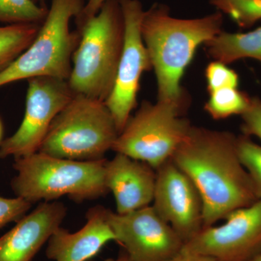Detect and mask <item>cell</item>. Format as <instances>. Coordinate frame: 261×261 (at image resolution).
I'll return each mask as SVG.
<instances>
[{
	"mask_svg": "<svg viewBox=\"0 0 261 261\" xmlns=\"http://www.w3.org/2000/svg\"><path fill=\"white\" fill-rule=\"evenodd\" d=\"M33 1L37 4L41 5V6L47 7V5H45V0H33Z\"/></svg>",
	"mask_w": 261,
	"mask_h": 261,
	"instance_id": "obj_29",
	"label": "cell"
},
{
	"mask_svg": "<svg viewBox=\"0 0 261 261\" xmlns=\"http://www.w3.org/2000/svg\"><path fill=\"white\" fill-rule=\"evenodd\" d=\"M73 95L68 80L49 76L29 80L23 121L0 144V159H19L37 152L51 122Z\"/></svg>",
	"mask_w": 261,
	"mask_h": 261,
	"instance_id": "obj_8",
	"label": "cell"
},
{
	"mask_svg": "<svg viewBox=\"0 0 261 261\" xmlns=\"http://www.w3.org/2000/svg\"><path fill=\"white\" fill-rule=\"evenodd\" d=\"M125 22L123 51L114 87L105 102L113 115L119 134L137 106L142 73L152 69L150 57L141 33L145 10L140 0H120Z\"/></svg>",
	"mask_w": 261,
	"mask_h": 261,
	"instance_id": "obj_9",
	"label": "cell"
},
{
	"mask_svg": "<svg viewBox=\"0 0 261 261\" xmlns=\"http://www.w3.org/2000/svg\"><path fill=\"white\" fill-rule=\"evenodd\" d=\"M224 224L202 228L181 251L218 261H250L261 252V200L233 211Z\"/></svg>",
	"mask_w": 261,
	"mask_h": 261,
	"instance_id": "obj_11",
	"label": "cell"
},
{
	"mask_svg": "<svg viewBox=\"0 0 261 261\" xmlns=\"http://www.w3.org/2000/svg\"><path fill=\"white\" fill-rule=\"evenodd\" d=\"M204 45L209 57L226 65L243 58L261 63V27L246 33L222 31Z\"/></svg>",
	"mask_w": 261,
	"mask_h": 261,
	"instance_id": "obj_16",
	"label": "cell"
},
{
	"mask_svg": "<svg viewBox=\"0 0 261 261\" xmlns=\"http://www.w3.org/2000/svg\"><path fill=\"white\" fill-rule=\"evenodd\" d=\"M78 46L68 82L74 94L106 102L123 51L125 22L120 0H107L97 14L76 25Z\"/></svg>",
	"mask_w": 261,
	"mask_h": 261,
	"instance_id": "obj_3",
	"label": "cell"
},
{
	"mask_svg": "<svg viewBox=\"0 0 261 261\" xmlns=\"http://www.w3.org/2000/svg\"><path fill=\"white\" fill-rule=\"evenodd\" d=\"M32 205L22 197L6 198L0 196V229L10 222L21 219Z\"/></svg>",
	"mask_w": 261,
	"mask_h": 261,
	"instance_id": "obj_23",
	"label": "cell"
},
{
	"mask_svg": "<svg viewBox=\"0 0 261 261\" xmlns=\"http://www.w3.org/2000/svg\"><path fill=\"white\" fill-rule=\"evenodd\" d=\"M17 175L11 181L16 197L33 204L68 196L75 202L94 200L107 195L106 159L80 161L35 152L14 159Z\"/></svg>",
	"mask_w": 261,
	"mask_h": 261,
	"instance_id": "obj_4",
	"label": "cell"
},
{
	"mask_svg": "<svg viewBox=\"0 0 261 261\" xmlns=\"http://www.w3.org/2000/svg\"><path fill=\"white\" fill-rule=\"evenodd\" d=\"M155 171L152 207L186 244L203 228V205L200 192L171 159Z\"/></svg>",
	"mask_w": 261,
	"mask_h": 261,
	"instance_id": "obj_12",
	"label": "cell"
},
{
	"mask_svg": "<svg viewBox=\"0 0 261 261\" xmlns=\"http://www.w3.org/2000/svg\"><path fill=\"white\" fill-rule=\"evenodd\" d=\"M250 261H261V252Z\"/></svg>",
	"mask_w": 261,
	"mask_h": 261,
	"instance_id": "obj_30",
	"label": "cell"
},
{
	"mask_svg": "<svg viewBox=\"0 0 261 261\" xmlns=\"http://www.w3.org/2000/svg\"><path fill=\"white\" fill-rule=\"evenodd\" d=\"M3 126L2 123L1 119H0V144L3 142Z\"/></svg>",
	"mask_w": 261,
	"mask_h": 261,
	"instance_id": "obj_28",
	"label": "cell"
},
{
	"mask_svg": "<svg viewBox=\"0 0 261 261\" xmlns=\"http://www.w3.org/2000/svg\"><path fill=\"white\" fill-rule=\"evenodd\" d=\"M167 261H218L214 257L202 254L181 251L176 256Z\"/></svg>",
	"mask_w": 261,
	"mask_h": 261,
	"instance_id": "obj_26",
	"label": "cell"
},
{
	"mask_svg": "<svg viewBox=\"0 0 261 261\" xmlns=\"http://www.w3.org/2000/svg\"><path fill=\"white\" fill-rule=\"evenodd\" d=\"M187 106L169 101H143L118 135L112 150L147 163L154 170L172 158L192 125Z\"/></svg>",
	"mask_w": 261,
	"mask_h": 261,
	"instance_id": "obj_7",
	"label": "cell"
},
{
	"mask_svg": "<svg viewBox=\"0 0 261 261\" xmlns=\"http://www.w3.org/2000/svg\"><path fill=\"white\" fill-rule=\"evenodd\" d=\"M171 159L200 192L203 228L257 200L231 132L192 126Z\"/></svg>",
	"mask_w": 261,
	"mask_h": 261,
	"instance_id": "obj_1",
	"label": "cell"
},
{
	"mask_svg": "<svg viewBox=\"0 0 261 261\" xmlns=\"http://www.w3.org/2000/svg\"><path fill=\"white\" fill-rule=\"evenodd\" d=\"M210 94L204 109L214 120H221L244 114L251 102V98L238 88L227 87Z\"/></svg>",
	"mask_w": 261,
	"mask_h": 261,
	"instance_id": "obj_18",
	"label": "cell"
},
{
	"mask_svg": "<svg viewBox=\"0 0 261 261\" xmlns=\"http://www.w3.org/2000/svg\"><path fill=\"white\" fill-rule=\"evenodd\" d=\"M47 7L33 0H0V23L41 25L47 17Z\"/></svg>",
	"mask_w": 261,
	"mask_h": 261,
	"instance_id": "obj_19",
	"label": "cell"
},
{
	"mask_svg": "<svg viewBox=\"0 0 261 261\" xmlns=\"http://www.w3.org/2000/svg\"><path fill=\"white\" fill-rule=\"evenodd\" d=\"M41 25L21 23L0 27V73L28 49Z\"/></svg>",
	"mask_w": 261,
	"mask_h": 261,
	"instance_id": "obj_17",
	"label": "cell"
},
{
	"mask_svg": "<svg viewBox=\"0 0 261 261\" xmlns=\"http://www.w3.org/2000/svg\"><path fill=\"white\" fill-rule=\"evenodd\" d=\"M238 150L257 200H261V145L245 135L238 137Z\"/></svg>",
	"mask_w": 261,
	"mask_h": 261,
	"instance_id": "obj_21",
	"label": "cell"
},
{
	"mask_svg": "<svg viewBox=\"0 0 261 261\" xmlns=\"http://www.w3.org/2000/svg\"><path fill=\"white\" fill-rule=\"evenodd\" d=\"M106 1L107 0H86L82 13L74 18L75 25H78L97 15Z\"/></svg>",
	"mask_w": 261,
	"mask_h": 261,
	"instance_id": "obj_25",
	"label": "cell"
},
{
	"mask_svg": "<svg viewBox=\"0 0 261 261\" xmlns=\"http://www.w3.org/2000/svg\"><path fill=\"white\" fill-rule=\"evenodd\" d=\"M205 78L209 93L227 87L238 88L239 75L234 70L221 62L214 61L207 65Z\"/></svg>",
	"mask_w": 261,
	"mask_h": 261,
	"instance_id": "obj_22",
	"label": "cell"
},
{
	"mask_svg": "<svg viewBox=\"0 0 261 261\" xmlns=\"http://www.w3.org/2000/svg\"><path fill=\"white\" fill-rule=\"evenodd\" d=\"M105 180L114 196L117 214L139 210L153 201L156 171L147 163L116 153L106 162Z\"/></svg>",
	"mask_w": 261,
	"mask_h": 261,
	"instance_id": "obj_14",
	"label": "cell"
},
{
	"mask_svg": "<svg viewBox=\"0 0 261 261\" xmlns=\"http://www.w3.org/2000/svg\"><path fill=\"white\" fill-rule=\"evenodd\" d=\"M67 214L64 204L42 202L17 221L14 227L0 238V261H31L56 230Z\"/></svg>",
	"mask_w": 261,
	"mask_h": 261,
	"instance_id": "obj_13",
	"label": "cell"
},
{
	"mask_svg": "<svg viewBox=\"0 0 261 261\" xmlns=\"http://www.w3.org/2000/svg\"><path fill=\"white\" fill-rule=\"evenodd\" d=\"M86 0H51L47 17L28 49L0 73V87L19 81L49 76L68 80L80 33L70 20L82 13Z\"/></svg>",
	"mask_w": 261,
	"mask_h": 261,
	"instance_id": "obj_6",
	"label": "cell"
},
{
	"mask_svg": "<svg viewBox=\"0 0 261 261\" xmlns=\"http://www.w3.org/2000/svg\"><path fill=\"white\" fill-rule=\"evenodd\" d=\"M224 14L219 11L201 18L173 17L166 5L145 10L141 33L157 81L158 99L188 107L181 81L196 50L222 32Z\"/></svg>",
	"mask_w": 261,
	"mask_h": 261,
	"instance_id": "obj_2",
	"label": "cell"
},
{
	"mask_svg": "<svg viewBox=\"0 0 261 261\" xmlns=\"http://www.w3.org/2000/svg\"><path fill=\"white\" fill-rule=\"evenodd\" d=\"M107 261H132V260H130V257H128V255H127L126 252L123 251L121 253H120V255H118L117 258L110 259V260H108Z\"/></svg>",
	"mask_w": 261,
	"mask_h": 261,
	"instance_id": "obj_27",
	"label": "cell"
},
{
	"mask_svg": "<svg viewBox=\"0 0 261 261\" xmlns=\"http://www.w3.org/2000/svg\"><path fill=\"white\" fill-rule=\"evenodd\" d=\"M119 135L105 102L74 94L51 122L38 152L80 161L105 159Z\"/></svg>",
	"mask_w": 261,
	"mask_h": 261,
	"instance_id": "obj_5",
	"label": "cell"
},
{
	"mask_svg": "<svg viewBox=\"0 0 261 261\" xmlns=\"http://www.w3.org/2000/svg\"><path fill=\"white\" fill-rule=\"evenodd\" d=\"M108 209L97 205L87 212V223L79 231L70 232L59 227L47 241L46 255L55 261H87L116 237L108 222Z\"/></svg>",
	"mask_w": 261,
	"mask_h": 261,
	"instance_id": "obj_15",
	"label": "cell"
},
{
	"mask_svg": "<svg viewBox=\"0 0 261 261\" xmlns=\"http://www.w3.org/2000/svg\"><path fill=\"white\" fill-rule=\"evenodd\" d=\"M107 219L116 243L132 261H167L178 255L185 245L152 205L125 214L108 209Z\"/></svg>",
	"mask_w": 261,
	"mask_h": 261,
	"instance_id": "obj_10",
	"label": "cell"
},
{
	"mask_svg": "<svg viewBox=\"0 0 261 261\" xmlns=\"http://www.w3.org/2000/svg\"><path fill=\"white\" fill-rule=\"evenodd\" d=\"M243 135L254 136L261 141V100L258 97H252L250 107L242 115Z\"/></svg>",
	"mask_w": 261,
	"mask_h": 261,
	"instance_id": "obj_24",
	"label": "cell"
},
{
	"mask_svg": "<svg viewBox=\"0 0 261 261\" xmlns=\"http://www.w3.org/2000/svg\"><path fill=\"white\" fill-rule=\"evenodd\" d=\"M217 11L228 15L242 29L261 20V0H210Z\"/></svg>",
	"mask_w": 261,
	"mask_h": 261,
	"instance_id": "obj_20",
	"label": "cell"
}]
</instances>
